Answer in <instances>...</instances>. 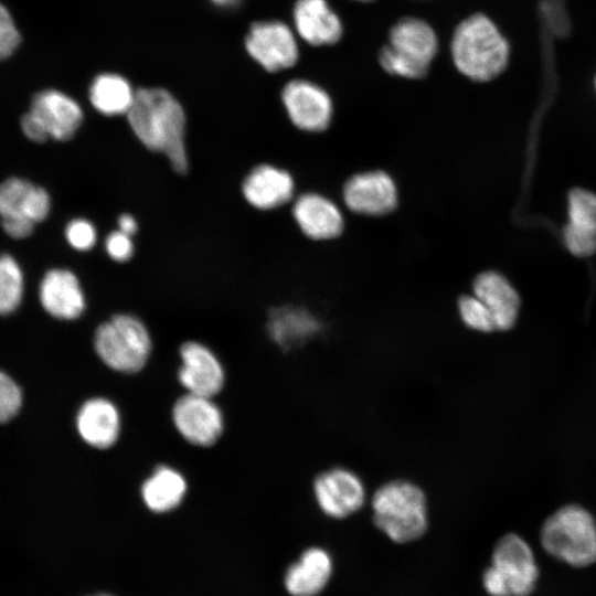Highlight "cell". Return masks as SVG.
Instances as JSON below:
<instances>
[{
	"instance_id": "obj_1",
	"label": "cell",
	"mask_w": 596,
	"mask_h": 596,
	"mask_svg": "<svg viewBox=\"0 0 596 596\" xmlns=\"http://www.w3.org/2000/svg\"><path fill=\"white\" fill-rule=\"evenodd\" d=\"M125 118L131 136L142 148L164 158L174 173H189L188 116L170 91L162 87L138 88Z\"/></svg>"
},
{
	"instance_id": "obj_2",
	"label": "cell",
	"mask_w": 596,
	"mask_h": 596,
	"mask_svg": "<svg viewBox=\"0 0 596 596\" xmlns=\"http://www.w3.org/2000/svg\"><path fill=\"white\" fill-rule=\"evenodd\" d=\"M93 348L109 371L136 375L147 366L153 351L152 333L146 321L130 311H117L97 324Z\"/></svg>"
},
{
	"instance_id": "obj_3",
	"label": "cell",
	"mask_w": 596,
	"mask_h": 596,
	"mask_svg": "<svg viewBox=\"0 0 596 596\" xmlns=\"http://www.w3.org/2000/svg\"><path fill=\"white\" fill-rule=\"evenodd\" d=\"M450 52L456 68L476 82L496 78L509 61L508 41L482 13L472 14L457 25Z\"/></svg>"
},
{
	"instance_id": "obj_4",
	"label": "cell",
	"mask_w": 596,
	"mask_h": 596,
	"mask_svg": "<svg viewBox=\"0 0 596 596\" xmlns=\"http://www.w3.org/2000/svg\"><path fill=\"white\" fill-rule=\"evenodd\" d=\"M371 508L376 528L395 543L417 540L427 530L426 493L412 481L395 479L383 483L373 493Z\"/></svg>"
},
{
	"instance_id": "obj_5",
	"label": "cell",
	"mask_w": 596,
	"mask_h": 596,
	"mask_svg": "<svg viewBox=\"0 0 596 596\" xmlns=\"http://www.w3.org/2000/svg\"><path fill=\"white\" fill-rule=\"evenodd\" d=\"M540 540L553 557L576 567L596 562V521L585 508L566 504L543 523Z\"/></svg>"
},
{
	"instance_id": "obj_6",
	"label": "cell",
	"mask_w": 596,
	"mask_h": 596,
	"mask_svg": "<svg viewBox=\"0 0 596 596\" xmlns=\"http://www.w3.org/2000/svg\"><path fill=\"white\" fill-rule=\"evenodd\" d=\"M437 50L438 39L434 29L422 19L406 17L391 28L379 62L391 75L419 79L427 75Z\"/></svg>"
},
{
	"instance_id": "obj_7",
	"label": "cell",
	"mask_w": 596,
	"mask_h": 596,
	"mask_svg": "<svg viewBox=\"0 0 596 596\" xmlns=\"http://www.w3.org/2000/svg\"><path fill=\"white\" fill-rule=\"evenodd\" d=\"M171 424L187 444L196 448L215 446L225 430V417L215 398L182 393L171 406Z\"/></svg>"
},
{
	"instance_id": "obj_8",
	"label": "cell",
	"mask_w": 596,
	"mask_h": 596,
	"mask_svg": "<svg viewBox=\"0 0 596 596\" xmlns=\"http://www.w3.org/2000/svg\"><path fill=\"white\" fill-rule=\"evenodd\" d=\"M341 198L353 214L383 217L398 206V187L391 173L383 169H369L352 173L342 184Z\"/></svg>"
},
{
	"instance_id": "obj_9",
	"label": "cell",
	"mask_w": 596,
	"mask_h": 596,
	"mask_svg": "<svg viewBox=\"0 0 596 596\" xmlns=\"http://www.w3.org/2000/svg\"><path fill=\"white\" fill-rule=\"evenodd\" d=\"M175 380L184 393L215 398L226 384V371L217 354L204 342L189 339L178 349Z\"/></svg>"
},
{
	"instance_id": "obj_10",
	"label": "cell",
	"mask_w": 596,
	"mask_h": 596,
	"mask_svg": "<svg viewBox=\"0 0 596 596\" xmlns=\"http://www.w3.org/2000/svg\"><path fill=\"white\" fill-rule=\"evenodd\" d=\"M297 183L286 168L269 161L253 164L243 175L240 193L256 212H273L294 201Z\"/></svg>"
},
{
	"instance_id": "obj_11",
	"label": "cell",
	"mask_w": 596,
	"mask_h": 596,
	"mask_svg": "<svg viewBox=\"0 0 596 596\" xmlns=\"http://www.w3.org/2000/svg\"><path fill=\"white\" fill-rule=\"evenodd\" d=\"M280 99L288 120L296 129L320 134L330 127L333 118L332 98L316 83L291 79L283 87Z\"/></svg>"
},
{
	"instance_id": "obj_12",
	"label": "cell",
	"mask_w": 596,
	"mask_h": 596,
	"mask_svg": "<svg viewBox=\"0 0 596 596\" xmlns=\"http://www.w3.org/2000/svg\"><path fill=\"white\" fill-rule=\"evenodd\" d=\"M245 49L265 71L276 73L292 67L299 56L292 31L281 21H258L251 25Z\"/></svg>"
},
{
	"instance_id": "obj_13",
	"label": "cell",
	"mask_w": 596,
	"mask_h": 596,
	"mask_svg": "<svg viewBox=\"0 0 596 596\" xmlns=\"http://www.w3.org/2000/svg\"><path fill=\"white\" fill-rule=\"evenodd\" d=\"M312 491L319 509L338 520L358 512L366 498L362 479L344 467H333L317 475Z\"/></svg>"
},
{
	"instance_id": "obj_14",
	"label": "cell",
	"mask_w": 596,
	"mask_h": 596,
	"mask_svg": "<svg viewBox=\"0 0 596 596\" xmlns=\"http://www.w3.org/2000/svg\"><path fill=\"white\" fill-rule=\"evenodd\" d=\"M290 214L299 232L310 241L336 240L345 228L341 207L318 191H306L296 195L291 202Z\"/></svg>"
},
{
	"instance_id": "obj_15",
	"label": "cell",
	"mask_w": 596,
	"mask_h": 596,
	"mask_svg": "<svg viewBox=\"0 0 596 596\" xmlns=\"http://www.w3.org/2000/svg\"><path fill=\"white\" fill-rule=\"evenodd\" d=\"M81 439L91 448L106 451L115 447L123 434V415L118 405L108 396L87 398L75 418Z\"/></svg>"
},
{
	"instance_id": "obj_16",
	"label": "cell",
	"mask_w": 596,
	"mask_h": 596,
	"mask_svg": "<svg viewBox=\"0 0 596 596\" xmlns=\"http://www.w3.org/2000/svg\"><path fill=\"white\" fill-rule=\"evenodd\" d=\"M491 563L504 577L511 596H529L534 590L539 570L530 545L518 534L499 539Z\"/></svg>"
},
{
	"instance_id": "obj_17",
	"label": "cell",
	"mask_w": 596,
	"mask_h": 596,
	"mask_svg": "<svg viewBox=\"0 0 596 596\" xmlns=\"http://www.w3.org/2000/svg\"><path fill=\"white\" fill-rule=\"evenodd\" d=\"M30 113L51 139L62 142L73 139L84 121L79 103L57 89H44L35 94Z\"/></svg>"
},
{
	"instance_id": "obj_18",
	"label": "cell",
	"mask_w": 596,
	"mask_h": 596,
	"mask_svg": "<svg viewBox=\"0 0 596 596\" xmlns=\"http://www.w3.org/2000/svg\"><path fill=\"white\" fill-rule=\"evenodd\" d=\"M39 296L44 310L60 320L78 319L87 307L81 279L67 268L47 270L41 280Z\"/></svg>"
},
{
	"instance_id": "obj_19",
	"label": "cell",
	"mask_w": 596,
	"mask_h": 596,
	"mask_svg": "<svg viewBox=\"0 0 596 596\" xmlns=\"http://www.w3.org/2000/svg\"><path fill=\"white\" fill-rule=\"evenodd\" d=\"M321 330L320 319L302 306L283 304L267 310L265 331L284 351L305 344Z\"/></svg>"
},
{
	"instance_id": "obj_20",
	"label": "cell",
	"mask_w": 596,
	"mask_h": 596,
	"mask_svg": "<svg viewBox=\"0 0 596 596\" xmlns=\"http://www.w3.org/2000/svg\"><path fill=\"white\" fill-rule=\"evenodd\" d=\"M189 491L183 472L168 464L155 466L139 487L143 505L153 513H168L178 509Z\"/></svg>"
},
{
	"instance_id": "obj_21",
	"label": "cell",
	"mask_w": 596,
	"mask_h": 596,
	"mask_svg": "<svg viewBox=\"0 0 596 596\" xmlns=\"http://www.w3.org/2000/svg\"><path fill=\"white\" fill-rule=\"evenodd\" d=\"M472 294L490 311L496 331H507L514 326L519 313L520 298L502 274L494 270L478 274L472 283Z\"/></svg>"
},
{
	"instance_id": "obj_22",
	"label": "cell",
	"mask_w": 596,
	"mask_h": 596,
	"mask_svg": "<svg viewBox=\"0 0 596 596\" xmlns=\"http://www.w3.org/2000/svg\"><path fill=\"white\" fill-rule=\"evenodd\" d=\"M292 19L299 36L313 46L333 45L343 33L341 20L327 0H297Z\"/></svg>"
},
{
	"instance_id": "obj_23",
	"label": "cell",
	"mask_w": 596,
	"mask_h": 596,
	"mask_svg": "<svg viewBox=\"0 0 596 596\" xmlns=\"http://www.w3.org/2000/svg\"><path fill=\"white\" fill-rule=\"evenodd\" d=\"M332 560L321 547H309L286 572L285 586L292 596H316L328 584Z\"/></svg>"
},
{
	"instance_id": "obj_24",
	"label": "cell",
	"mask_w": 596,
	"mask_h": 596,
	"mask_svg": "<svg viewBox=\"0 0 596 596\" xmlns=\"http://www.w3.org/2000/svg\"><path fill=\"white\" fill-rule=\"evenodd\" d=\"M136 91L130 82L116 73L97 75L88 87V100L102 116L126 117L130 110Z\"/></svg>"
},
{
	"instance_id": "obj_25",
	"label": "cell",
	"mask_w": 596,
	"mask_h": 596,
	"mask_svg": "<svg viewBox=\"0 0 596 596\" xmlns=\"http://www.w3.org/2000/svg\"><path fill=\"white\" fill-rule=\"evenodd\" d=\"M23 294V275L17 260L0 255V315L12 312Z\"/></svg>"
},
{
	"instance_id": "obj_26",
	"label": "cell",
	"mask_w": 596,
	"mask_h": 596,
	"mask_svg": "<svg viewBox=\"0 0 596 596\" xmlns=\"http://www.w3.org/2000/svg\"><path fill=\"white\" fill-rule=\"evenodd\" d=\"M568 225L596 234V194L576 189L568 196Z\"/></svg>"
},
{
	"instance_id": "obj_27",
	"label": "cell",
	"mask_w": 596,
	"mask_h": 596,
	"mask_svg": "<svg viewBox=\"0 0 596 596\" xmlns=\"http://www.w3.org/2000/svg\"><path fill=\"white\" fill-rule=\"evenodd\" d=\"M33 185L20 178H10L0 184L1 219L26 217L24 215V206Z\"/></svg>"
},
{
	"instance_id": "obj_28",
	"label": "cell",
	"mask_w": 596,
	"mask_h": 596,
	"mask_svg": "<svg viewBox=\"0 0 596 596\" xmlns=\"http://www.w3.org/2000/svg\"><path fill=\"white\" fill-rule=\"evenodd\" d=\"M457 310L460 320L467 328L483 333L496 331L490 311L473 294L461 295L457 300Z\"/></svg>"
},
{
	"instance_id": "obj_29",
	"label": "cell",
	"mask_w": 596,
	"mask_h": 596,
	"mask_svg": "<svg viewBox=\"0 0 596 596\" xmlns=\"http://www.w3.org/2000/svg\"><path fill=\"white\" fill-rule=\"evenodd\" d=\"M64 235L67 244L79 253L93 251L99 238L97 225L87 217L72 219L65 226Z\"/></svg>"
},
{
	"instance_id": "obj_30",
	"label": "cell",
	"mask_w": 596,
	"mask_h": 596,
	"mask_svg": "<svg viewBox=\"0 0 596 596\" xmlns=\"http://www.w3.org/2000/svg\"><path fill=\"white\" fill-rule=\"evenodd\" d=\"M103 252L113 263L126 265L136 256V240L114 227L103 237Z\"/></svg>"
},
{
	"instance_id": "obj_31",
	"label": "cell",
	"mask_w": 596,
	"mask_h": 596,
	"mask_svg": "<svg viewBox=\"0 0 596 596\" xmlns=\"http://www.w3.org/2000/svg\"><path fill=\"white\" fill-rule=\"evenodd\" d=\"M21 42V34L9 10L0 3V60L13 54Z\"/></svg>"
},
{
	"instance_id": "obj_32",
	"label": "cell",
	"mask_w": 596,
	"mask_h": 596,
	"mask_svg": "<svg viewBox=\"0 0 596 596\" xmlns=\"http://www.w3.org/2000/svg\"><path fill=\"white\" fill-rule=\"evenodd\" d=\"M21 405V392L8 375L0 372V422L11 418Z\"/></svg>"
},
{
	"instance_id": "obj_33",
	"label": "cell",
	"mask_w": 596,
	"mask_h": 596,
	"mask_svg": "<svg viewBox=\"0 0 596 596\" xmlns=\"http://www.w3.org/2000/svg\"><path fill=\"white\" fill-rule=\"evenodd\" d=\"M564 242L576 256H589L596 252V234L577 230L571 225L564 228Z\"/></svg>"
},
{
	"instance_id": "obj_34",
	"label": "cell",
	"mask_w": 596,
	"mask_h": 596,
	"mask_svg": "<svg viewBox=\"0 0 596 596\" xmlns=\"http://www.w3.org/2000/svg\"><path fill=\"white\" fill-rule=\"evenodd\" d=\"M51 210V199L47 191L33 185L24 206V215L34 223L44 221Z\"/></svg>"
},
{
	"instance_id": "obj_35",
	"label": "cell",
	"mask_w": 596,
	"mask_h": 596,
	"mask_svg": "<svg viewBox=\"0 0 596 596\" xmlns=\"http://www.w3.org/2000/svg\"><path fill=\"white\" fill-rule=\"evenodd\" d=\"M482 582L485 589L490 596H511L504 577L492 565L485 571Z\"/></svg>"
},
{
	"instance_id": "obj_36",
	"label": "cell",
	"mask_w": 596,
	"mask_h": 596,
	"mask_svg": "<svg viewBox=\"0 0 596 596\" xmlns=\"http://www.w3.org/2000/svg\"><path fill=\"white\" fill-rule=\"evenodd\" d=\"M4 232L13 238H24L34 228L35 223L26 217H4L1 219Z\"/></svg>"
},
{
	"instance_id": "obj_37",
	"label": "cell",
	"mask_w": 596,
	"mask_h": 596,
	"mask_svg": "<svg viewBox=\"0 0 596 596\" xmlns=\"http://www.w3.org/2000/svg\"><path fill=\"white\" fill-rule=\"evenodd\" d=\"M23 134L34 142H44L50 139L40 121L29 111L21 119Z\"/></svg>"
},
{
	"instance_id": "obj_38",
	"label": "cell",
	"mask_w": 596,
	"mask_h": 596,
	"mask_svg": "<svg viewBox=\"0 0 596 596\" xmlns=\"http://www.w3.org/2000/svg\"><path fill=\"white\" fill-rule=\"evenodd\" d=\"M115 227L136 238L140 232V222L135 213L121 211L115 219Z\"/></svg>"
},
{
	"instance_id": "obj_39",
	"label": "cell",
	"mask_w": 596,
	"mask_h": 596,
	"mask_svg": "<svg viewBox=\"0 0 596 596\" xmlns=\"http://www.w3.org/2000/svg\"><path fill=\"white\" fill-rule=\"evenodd\" d=\"M242 0H211L216 7L232 9L241 3Z\"/></svg>"
},
{
	"instance_id": "obj_40",
	"label": "cell",
	"mask_w": 596,
	"mask_h": 596,
	"mask_svg": "<svg viewBox=\"0 0 596 596\" xmlns=\"http://www.w3.org/2000/svg\"><path fill=\"white\" fill-rule=\"evenodd\" d=\"M97 596H111V595H108V594H100V595H97Z\"/></svg>"
},
{
	"instance_id": "obj_41",
	"label": "cell",
	"mask_w": 596,
	"mask_h": 596,
	"mask_svg": "<svg viewBox=\"0 0 596 596\" xmlns=\"http://www.w3.org/2000/svg\"><path fill=\"white\" fill-rule=\"evenodd\" d=\"M356 1L368 2V1H372V0H356Z\"/></svg>"
},
{
	"instance_id": "obj_42",
	"label": "cell",
	"mask_w": 596,
	"mask_h": 596,
	"mask_svg": "<svg viewBox=\"0 0 596 596\" xmlns=\"http://www.w3.org/2000/svg\"><path fill=\"white\" fill-rule=\"evenodd\" d=\"M595 85H596V79H595Z\"/></svg>"
}]
</instances>
